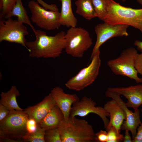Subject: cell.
<instances>
[{"instance_id": "27", "label": "cell", "mask_w": 142, "mask_h": 142, "mask_svg": "<svg viewBox=\"0 0 142 142\" xmlns=\"http://www.w3.org/2000/svg\"><path fill=\"white\" fill-rule=\"evenodd\" d=\"M38 123L34 119L29 118L26 124L28 133H31L35 131L37 129Z\"/></svg>"}, {"instance_id": "12", "label": "cell", "mask_w": 142, "mask_h": 142, "mask_svg": "<svg viewBox=\"0 0 142 142\" xmlns=\"http://www.w3.org/2000/svg\"><path fill=\"white\" fill-rule=\"evenodd\" d=\"M105 95L106 97L115 100L123 109L125 115L126 119L122 125L121 129L130 131L133 139L136 135L137 128L141 123L139 109L134 112L129 110L126 103L121 99V95L117 93L107 89L105 93Z\"/></svg>"}, {"instance_id": "17", "label": "cell", "mask_w": 142, "mask_h": 142, "mask_svg": "<svg viewBox=\"0 0 142 142\" xmlns=\"http://www.w3.org/2000/svg\"><path fill=\"white\" fill-rule=\"evenodd\" d=\"M58 0L62 4L60 18L61 25L69 28L76 27L77 20L72 10V0Z\"/></svg>"}, {"instance_id": "29", "label": "cell", "mask_w": 142, "mask_h": 142, "mask_svg": "<svg viewBox=\"0 0 142 142\" xmlns=\"http://www.w3.org/2000/svg\"><path fill=\"white\" fill-rule=\"evenodd\" d=\"M135 68L138 73L141 76L142 78V53L138 54L136 56L135 64Z\"/></svg>"}, {"instance_id": "28", "label": "cell", "mask_w": 142, "mask_h": 142, "mask_svg": "<svg viewBox=\"0 0 142 142\" xmlns=\"http://www.w3.org/2000/svg\"><path fill=\"white\" fill-rule=\"evenodd\" d=\"M95 136L97 142H107L108 134L106 131L101 130L95 133Z\"/></svg>"}, {"instance_id": "32", "label": "cell", "mask_w": 142, "mask_h": 142, "mask_svg": "<svg viewBox=\"0 0 142 142\" xmlns=\"http://www.w3.org/2000/svg\"><path fill=\"white\" fill-rule=\"evenodd\" d=\"M10 111V110L4 106L0 104V122L7 116Z\"/></svg>"}, {"instance_id": "20", "label": "cell", "mask_w": 142, "mask_h": 142, "mask_svg": "<svg viewBox=\"0 0 142 142\" xmlns=\"http://www.w3.org/2000/svg\"><path fill=\"white\" fill-rule=\"evenodd\" d=\"M13 16L17 17V20L23 23L29 25L34 33L36 30L32 24L27 12L23 6L21 0H16V3L11 11L4 17L6 19Z\"/></svg>"}, {"instance_id": "14", "label": "cell", "mask_w": 142, "mask_h": 142, "mask_svg": "<svg viewBox=\"0 0 142 142\" xmlns=\"http://www.w3.org/2000/svg\"><path fill=\"white\" fill-rule=\"evenodd\" d=\"M50 93L54 99L56 105L63 113L64 119L68 118L72 105L80 100L78 96L75 94L66 93L63 89L59 86L53 88Z\"/></svg>"}, {"instance_id": "5", "label": "cell", "mask_w": 142, "mask_h": 142, "mask_svg": "<svg viewBox=\"0 0 142 142\" xmlns=\"http://www.w3.org/2000/svg\"><path fill=\"white\" fill-rule=\"evenodd\" d=\"M138 53L133 47L123 50L117 58L108 60L107 64L115 75L127 77L137 83H142V78L138 77L135 66Z\"/></svg>"}, {"instance_id": "25", "label": "cell", "mask_w": 142, "mask_h": 142, "mask_svg": "<svg viewBox=\"0 0 142 142\" xmlns=\"http://www.w3.org/2000/svg\"><path fill=\"white\" fill-rule=\"evenodd\" d=\"M16 0H0V17L4 18L12 9Z\"/></svg>"}, {"instance_id": "26", "label": "cell", "mask_w": 142, "mask_h": 142, "mask_svg": "<svg viewBox=\"0 0 142 142\" xmlns=\"http://www.w3.org/2000/svg\"><path fill=\"white\" fill-rule=\"evenodd\" d=\"M107 132V142H120L123 141L124 136L120 133H118L116 129L111 126L106 130Z\"/></svg>"}, {"instance_id": "18", "label": "cell", "mask_w": 142, "mask_h": 142, "mask_svg": "<svg viewBox=\"0 0 142 142\" xmlns=\"http://www.w3.org/2000/svg\"><path fill=\"white\" fill-rule=\"evenodd\" d=\"M64 119L63 113L56 105L39 123L42 128L46 129L57 128Z\"/></svg>"}, {"instance_id": "16", "label": "cell", "mask_w": 142, "mask_h": 142, "mask_svg": "<svg viewBox=\"0 0 142 142\" xmlns=\"http://www.w3.org/2000/svg\"><path fill=\"white\" fill-rule=\"evenodd\" d=\"M103 108L109 114L110 118L106 129L112 126L118 133H120L121 126L124 120L126 119L123 109L115 100L113 99L105 103Z\"/></svg>"}, {"instance_id": "31", "label": "cell", "mask_w": 142, "mask_h": 142, "mask_svg": "<svg viewBox=\"0 0 142 142\" xmlns=\"http://www.w3.org/2000/svg\"><path fill=\"white\" fill-rule=\"evenodd\" d=\"M132 142H142V123L138 127L136 135Z\"/></svg>"}, {"instance_id": "34", "label": "cell", "mask_w": 142, "mask_h": 142, "mask_svg": "<svg viewBox=\"0 0 142 142\" xmlns=\"http://www.w3.org/2000/svg\"><path fill=\"white\" fill-rule=\"evenodd\" d=\"M134 44L137 47L139 50L142 53V41L136 40L134 41Z\"/></svg>"}, {"instance_id": "7", "label": "cell", "mask_w": 142, "mask_h": 142, "mask_svg": "<svg viewBox=\"0 0 142 142\" xmlns=\"http://www.w3.org/2000/svg\"><path fill=\"white\" fill-rule=\"evenodd\" d=\"M91 62L65 84L68 89L77 91L84 90L95 81L98 75L101 64L99 50L95 54Z\"/></svg>"}, {"instance_id": "21", "label": "cell", "mask_w": 142, "mask_h": 142, "mask_svg": "<svg viewBox=\"0 0 142 142\" xmlns=\"http://www.w3.org/2000/svg\"><path fill=\"white\" fill-rule=\"evenodd\" d=\"M76 13L85 19L90 20L97 17L91 0H77Z\"/></svg>"}, {"instance_id": "36", "label": "cell", "mask_w": 142, "mask_h": 142, "mask_svg": "<svg viewBox=\"0 0 142 142\" xmlns=\"http://www.w3.org/2000/svg\"><path fill=\"white\" fill-rule=\"evenodd\" d=\"M141 111L142 112V109H141Z\"/></svg>"}, {"instance_id": "8", "label": "cell", "mask_w": 142, "mask_h": 142, "mask_svg": "<svg viewBox=\"0 0 142 142\" xmlns=\"http://www.w3.org/2000/svg\"><path fill=\"white\" fill-rule=\"evenodd\" d=\"M37 1L31 0L28 3L31 13V19L38 27L44 29L51 30L58 28L61 25L60 12L47 11Z\"/></svg>"}, {"instance_id": "9", "label": "cell", "mask_w": 142, "mask_h": 142, "mask_svg": "<svg viewBox=\"0 0 142 142\" xmlns=\"http://www.w3.org/2000/svg\"><path fill=\"white\" fill-rule=\"evenodd\" d=\"M0 21V42L6 41L21 44L27 49L25 37L29 33L23 23L11 18Z\"/></svg>"}, {"instance_id": "10", "label": "cell", "mask_w": 142, "mask_h": 142, "mask_svg": "<svg viewBox=\"0 0 142 142\" xmlns=\"http://www.w3.org/2000/svg\"><path fill=\"white\" fill-rule=\"evenodd\" d=\"M127 25L110 24L105 22L97 25L94 28L97 40L90 56L91 60L101 45L109 39L114 37L128 36Z\"/></svg>"}, {"instance_id": "33", "label": "cell", "mask_w": 142, "mask_h": 142, "mask_svg": "<svg viewBox=\"0 0 142 142\" xmlns=\"http://www.w3.org/2000/svg\"><path fill=\"white\" fill-rule=\"evenodd\" d=\"M125 131V135L124 136L123 142H132V138L130 135L129 131L126 130Z\"/></svg>"}, {"instance_id": "2", "label": "cell", "mask_w": 142, "mask_h": 142, "mask_svg": "<svg viewBox=\"0 0 142 142\" xmlns=\"http://www.w3.org/2000/svg\"><path fill=\"white\" fill-rule=\"evenodd\" d=\"M58 128L62 142H97L92 126L85 120L70 116Z\"/></svg>"}, {"instance_id": "3", "label": "cell", "mask_w": 142, "mask_h": 142, "mask_svg": "<svg viewBox=\"0 0 142 142\" xmlns=\"http://www.w3.org/2000/svg\"><path fill=\"white\" fill-rule=\"evenodd\" d=\"M108 13L103 21L112 24L132 26L142 33V8L136 9L123 6L113 0H108Z\"/></svg>"}, {"instance_id": "4", "label": "cell", "mask_w": 142, "mask_h": 142, "mask_svg": "<svg viewBox=\"0 0 142 142\" xmlns=\"http://www.w3.org/2000/svg\"><path fill=\"white\" fill-rule=\"evenodd\" d=\"M10 111L7 116L0 122V139L22 142L23 138L28 133L26 124L28 115L24 110Z\"/></svg>"}, {"instance_id": "15", "label": "cell", "mask_w": 142, "mask_h": 142, "mask_svg": "<svg viewBox=\"0 0 142 142\" xmlns=\"http://www.w3.org/2000/svg\"><path fill=\"white\" fill-rule=\"evenodd\" d=\"M56 105L55 102L51 94L45 96L37 104L29 106L24 110L29 119L39 123L48 113Z\"/></svg>"}, {"instance_id": "11", "label": "cell", "mask_w": 142, "mask_h": 142, "mask_svg": "<svg viewBox=\"0 0 142 142\" xmlns=\"http://www.w3.org/2000/svg\"><path fill=\"white\" fill-rule=\"evenodd\" d=\"M97 104L91 98L83 97L80 100L75 103L72 106L70 116H76L84 117L90 113L97 114L102 120L104 127L106 129L109 120V114L103 107L96 106Z\"/></svg>"}, {"instance_id": "19", "label": "cell", "mask_w": 142, "mask_h": 142, "mask_svg": "<svg viewBox=\"0 0 142 142\" xmlns=\"http://www.w3.org/2000/svg\"><path fill=\"white\" fill-rule=\"evenodd\" d=\"M20 95L19 92L16 87L13 86L7 92H1L0 104L4 106L10 110H23L24 109L19 106L17 102L16 98Z\"/></svg>"}, {"instance_id": "1", "label": "cell", "mask_w": 142, "mask_h": 142, "mask_svg": "<svg viewBox=\"0 0 142 142\" xmlns=\"http://www.w3.org/2000/svg\"><path fill=\"white\" fill-rule=\"evenodd\" d=\"M34 33L36 39L26 43L30 57L55 58L60 56L65 49V33L64 31L52 36H48L45 32L40 30H36Z\"/></svg>"}, {"instance_id": "13", "label": "cell", "mask_w": 142, "mask_h": 142, "mask_svg": "<svg viewBox=\"0 0 142 142\" xmlns=\"http://www.w3.org/2000/svg\"><path fill=\"white\" fill-rule=\"evenodd\" d=\"M107 90L124 96L128 100L126 104L128 107L139 109L142 105V84L126 87H109Z\"/></svg>"}, {"instance_id": "6", "label": "cell", "mask_w": 142, "mask_h": 142, "mask_svg": "<svg viewBox=\"0 0 142 142\" xmlns=\"http://www.w3.org/2000/svg\"><path fill=\"white\" fill-rule=\"evenodd\" d=\"M65 52L75 58L82 57L93 43L88 31L81 27L70 28L65 33Z\"/></svg>"}, {"instance_id": "22", "label": "cell", "mask_w": 142, "mask_h": 142, "mask_svg": "<svg viewBox=\"0 0 142 142\" xmlns=\"http://www.w3.org/2000/svg\"><path fill=\"white\" fill-rule=\"evenodd\" d=\"M46 130L42 128L38 123L36 130L31 133H27L23 137L22 140L25 142H45L44 135Z\"/></svg>"}, {"instance_id": "35", "label": "cell", "mask_w": 142, "mask_h": 142, "mask_svg": "<svg viewBox=\"0 0 142 142\" xmlns=\"http://www.w3.org/2000/svg\"><path fill=\"white\" fill-rule=\"evenodd\" d=\"M123 1L125 2L126 0H122ZM137 2L142 6V0H137Z\"/></svg>"}, {"instance_id": "24", "label": "cell", "mask_w": 142, "mask_h": 142, "mask_svg": "<svg viewBox=\"0 0 142 142\" xmlns=\"http://www.w3.org/2000/svg\"><path fill=\"white\" fill-rule=\"evenodd\" d=\"M44 139L45 142H62L58 128L46 129Z\"/></svg>"}, {"instance_id": "30", "label": "cell", "mask_w": 142, "mask_h": 142, "mask_svg": "<svg viewBox=\"0 0 142 142\" xmlns=\"http://www.w3.org/2000/svg\"><path fill=\"white\" fill-rule=\"evenodd\" d=\"M42 7L47 10L53 11H58V9L55 4H49L44 2L42 0H36Z\"/></svg>"}, {"instance_id": "23", "label": "cell", "mask_w": 142, "mask_h": 142, "mask_svg": "<svg viewBox=\"0 0 142 142\" xmlns=\"http://www.w3.org/2000/svg\"><path fill=\"white\" fill-rule=\"evenodd\" d=\"M108 0H91L97 17L103 21L107 15Z\"/></svg>"}]
</instances>
